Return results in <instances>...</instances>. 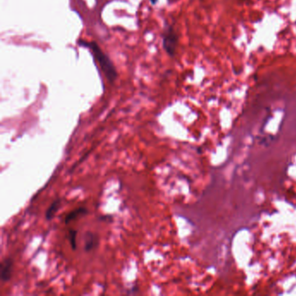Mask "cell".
Returning <instances> with one entry per match:
<instances>
[{
  "mask_svg": "<svg viewBox=\"0 0 296 296\" xmlns=\"http://www.w3.org/2000/svg\"><path fill=\"white\" fill-rule=\"evenodd\" d=\"M80 44L84 46L89 47L92 50L93 54L95 56L96 60L99 62V66L101 67L104 73L106 74V78L109 80L110 82H112L115 81L118 73L116 72L115 67L112 64V61L110 60L109 58L102 52V50L99 47L98 44L96 42L92 43H87V42H82L80 41Z\"/></svg>",
  "mask_w": 296,
  "mask_h": 296,
  "instance_id": "1",
  "label": "cell"
},
{
  "mask_svg": "<svg viewBox=\"0 0 296 296\" xmlns=\"http://www.w3.org/2000/svg\"><path fill=\"white\" fill-rule=\"evenodd\" d=\"M162 42H164V47L165 50L168 52V55L174 56L176 46H178V38L176 33L172 27H170L166 30Z\"/></svg>",
  "mask_w": 296,
  "mask_h": 296,
  "instance_id": "2",
  "label": "cell"
},
{
  "mask_svg": "<svg viewBox=\"0 0 296 296\" xmlns=\"http://www.w3.org/2000/svg\"><path fill=\"white\" fill-rule=\"evenodd\" d=\"M14 260L12 258H6L0 265V279L2 282H7L12 276Z\"/></svg>",
  "mask_w": 296,
  "mask_h": 296,
  "instance_id": "3",
  "label": "cell"
},
{
  "mask_svg": "<svg viewBox=\"0 0 296 296\" xmlns=\"http://www.w3.org/2000/svg\"><path fill=\"white\" fill-rule=\"evenodd\" d=\"M98 245V236L92 232H86L84 234V250L87 252L92 251Z\"/></svg>",
  "mask_w": 296,
  "mask_h": 296,
  "instance_id": "4",
  "label": "cell"
},
{
  "mask_svg": "<svg viewBox=\"0 0 296 296\" xmlns=\"http://www.w3.org/2000/svg\"><path fill=\"white\" fill-rule=\"evenodd\" d=\"M88 210H86V208H78L70 212L69 214H67L66 218V224H69L72 220H76V218H78L81 216L87 214Z\"/></svg>",
  "mask_w": 296,
  "mask_h": 296,
  "instance_id": "5",
  "label": "cell"
},
{
  "mask_svg": "<svg viewBox=\"0 0 296 296\" xmlns=\"http://www.w3.org/2000/svg\"><path fill=\"white\" fill-rule=\"evenodd\" d=\"M60 206H61V200L60 199L55 200L52 204H50V206L47 210L46 214L47 220H50L54 218V216L56 214V212L60 210Z\"/></svg>",
  "mask_w": 296,
  "mask_h": 296,
  "instance_id": "6",
  "label": "cell"
},
{
  "mask_svg": "<svg viewBox=\"0 0 296 296\" xmlns=\"http://www.w3.org/2000/svg\"><path fill=\"white\" fill-rule=\"evenodd\" d=\"M76 236H78V231L75 230H70L69 231L70 244L72 245L73 250L76 248Z\"/></svg>",
  "mask_w": 296,
  "mask_h": 296,
  "instance_id": "7",
  "label": "cell"
}]
</instances>
